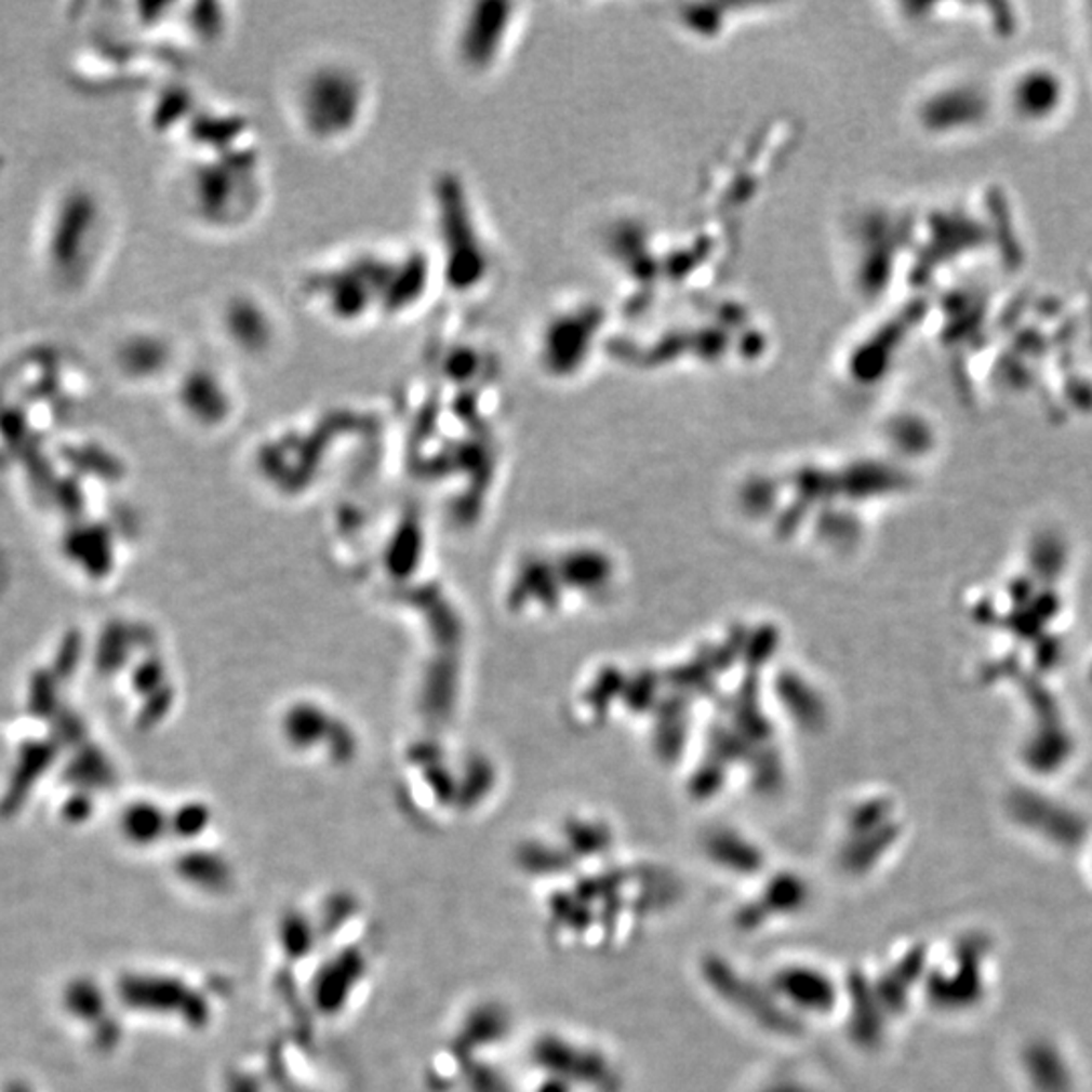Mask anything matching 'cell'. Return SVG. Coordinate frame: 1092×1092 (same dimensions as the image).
I'll list each match as a JSON object with an SVG mask.
<instances>
[{
	"instance_id": "6",
	"label": "cell",
	"mask_w": 1092,
	"mask_h": 1092,
	"mask_svg": "<svg viewBox=\"0 0 1092 1092\" xmlns=\"http://www.w3.org/2000/svg\"><path fill=\"white\" fill-rule=\"evenodd\" d=\"M65 1006L81 1020H95L104 1010V999L94 983H71L65 991Z\"/></svg>"
},
{
	"instance_id": "7",
	"label": "cell",
	"mask_w": 1092,
	"mask_h": 1092,
	"mask_svg": "<svg viewBox=\"0 0 1092 1092\" xmlns=\"http://www.w3.org/2000/svg\"><path fill=\"white\" fill-rule=\"evenodd\" d=\"M6 1092H29V1091H27L25 1087H18V1084H15V1087H11V1089H9V1091Z\"/></svg>"
},
{
	"instance_id": "5",
	"label": "cell",
	"mask_w": 1092,
	"mask_h": 1092,
	"mask_svg": "<svg viewBox=\"0 0 1092 1092\" xmlns=\"http://www.w3.org/2000/svg\"><path fill=\"white\" fill-rule=\"evenodd\" d=\"M172 344L164 334L136 328L120 336L111 348L114 371L128 381H148L171 369Z\"/></svg>"
},
{
	"instance_id": "2",
	"label": "cell",
	"mask_w": 1092,
	"mask_h": 1092,
	"mask_svg": "<svg viewBox=\"0 0 1092 1092\" xmlns=\"http://www.w3.org/2000/svg\"><path fill=\"white\" fill-rule=\"evenodd\" d=\"M375 106V85L359 63L327 55L297 69L288 108L308 141L320 146L350 142L367 125Z\"/></svg>"
},
{
	"instance_id": "3",
	"label": "cell",
	"mask_w": 1092,
	"mask_h": 1092,
	"mask_svg": "<svg viewBox=\"0 0 1092 1092\" xmlns=\"http://www.w3.org/2000/svg\"><path fill=\"white\" fill-rule=\"evenodd\" d=\"M498 4H469L453 16L450 25L452 62L468 76H482L494 67L510 39L512 21L496 15Z\"/></svg>"
},
{
	"instance_id": "4",
	"label": "cell",
	"mask_w": 1092,
	"mask_h": 1092,
	"mask_svg": "<svg viewBox=\"0 0 1092 1092\" xmlns=\"http://www.w3.org/2000/svg\"><path fill=\"white\" fill-rule=\"evenodd\" d=\"M221 328L227 343L248 357L267 355L280 343V324L276 316L266 302L248 294H237L223 304Z\"/></svg>"
},
{
	"instance_id": "1",
	"label": "cell",
	"mask_w": 1092,
	"mask_h": 1092,
	"mask_svg": "<svg viewBox=\"0 0 1092 1092\" xmlns=\"http://www.w3.org/2000/svg\"><path fill=\"white\" fill-rule=\"evenodd\" d=\"M114 237V213L99 188L76 181L53 195L37 231V262L49 285L65 296L83 294Z\"/></svg>"
}]
</instances>
